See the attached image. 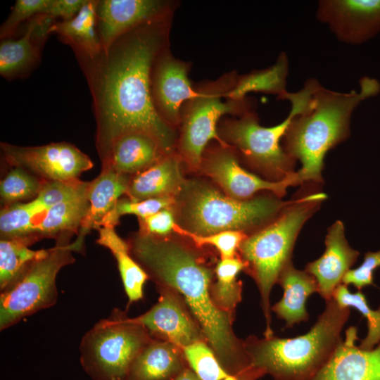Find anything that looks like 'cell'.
<instances>
[{"instance_id": "6da1fadb", "label": "cell", "mask_w": 380, "mask_h": 380, "mask_svg": "<svg viewBox=\"0 0 380 380\" xmlns=\"http://www.w3.org/2000/svg\"><path fill=\"white\" fill-rule=\"evenodd\" d=\"M173 16L142 24L118 39L94 58L76 56L92 96L96 147L101 166L120 136L142 132L167 154L177 151V130L156 110L151 76L157 56L170 46Z\"/></svg>"}, {"instance_id": "7a4b0ae2", "label": "cell", "mask_w": 380, "mask_h": 380, "mask_svg": "<svg viewBox=\"0 0 380 380\" xmlns=\"http://www.w3.org/2000/svg\"><path fill=\"white\" fill-rule=\"evenodd\" d=\"M130 254L159 289L181 294L206 343L223 368L239 380H254L245 342L234 334L232 315L220 310L211 296L213 272L195 252L168 236L137 232L127 241Z\"/></svg>"}, {"instance_id": "3957f363", "label": "cell", "mask_w": 380, "mask_h": 380, "mask_svg": "<svg viewBox=\"0 0 380 380\" xmlns=\"http://www.w3.org/2000/svg\"><path fill=\"white\" fill-rule=\"evenodd\" d=\"M360 90L341 93L327 89L310 79L297 92H287L283 99L294 103L296 110L283 137L282 147L301 167L296 172L299 185L318 186L327 153L350 134L352 113L365 99L380 91L374 78L363 77Z\"/></svg>"}, {"instance_id": "277c9868", "label": "cell", "mask_w": 380, "mask_h": 380, "mask_svg": "<svg viewBox=\"0 0 380 380\" xmlns=\"http://www.w3.org/2000/svg\"><path fill=\"white\" fill-rule=\"evenodd\" d=\"M305 334L291 338H248L246 349L253 369L274 380H312L329 360L342 341L341 331L350 310L333 298Z\"/></svg>"}, {"instance_id": "5b68a950", "label": "cell", "mask_w": 380, "mask_h": 380, "mask_svg": "<svg viewBox=\"0 0 380 380\" xmlns=\"http://www.w3.org/2000/svg\"><path fill=\"white\" fill-rule=\"evenodd\" d=\"M326 198L327 195L316 188L300 194L273 220L248 234L239 247L245 270L253 278L260 294L265 337L273 336L272 289L283 270L292 262L294 245L303 226Z\"/></svg>"}, {"instance_id": "8992f818", "label": "cell", "mask_w": 380, "mask_h": 380, "mask_svg": "<svg viewBox=\"0 0 380 380\" xmlns=\"http://www.w3.org/2000/svg\"><path fill=\"white\" fill-rule=\"evenodd\" d=\"M294 199L283 201L266 194L240 200L210 185L186 181L177 197L181 223L178 224L199 235L224 231H241L248 235L273 220Z\"/></svg>"}, {"instance_id": "52a82bcc", "label": "cell", "mask_w": 380, "mask_h": 380, "mask_svg": "<svg viewBox=\"0 0 380 380\" xmlns=\"http://www.w3.org/2000/svg\"><path fill=\"white\" fill-rule=\"evenodd\" d=\"M238 74L232 70L217 79L196 87L197 94L182 106L177 152L192 170H199L207 145L212 140L229 146L220 137L217 127L223 115L240 116L253 109L248 99L236 101L226 98Z\"/></svg>"}, {"instance_id": "ba28073f", "label": "cell", "mask_w": 380, "mask_h": 380, "mask_svg": "<svg viewBox=\"0 0 380 380\" xmlns=\"http://www.w3.org/2000/svg\"><path fill=\"white\" fill-rule=\"evenodd\" d=\"M151 339L143 326L116 309L82 338L81 365L94 380H127L132 362Z\"/></svg>"}, {"instance_id": "9c48e42d", "label": "cell", "mask_w": 380, "mask_h": 380, "mask_svg": "<svg viewBox=\"0 0 380 380\" xmlns=\"http://www.w3.org/2000/svg\"><path fill=\"white\" fill-rule=\"evenodd\" d=\"M291 106L287 118L277 125H260L258 115L251 109L240 116L221 120L217 127L218 134L238 156L265 179L271 181L286 179L296 174V160L281 145L296 110L294 103H291Z\"/></svg>"}, {"instance_id": "30bf717a", "label": "cell", "mask_w": 380, "mask_h": 380, "mask_svg": "<svg viewBox=\"0 0 380 380\" xmlns=\"http://www.w3.org/2000/svg\"><path fill=\"white\" fill-rule=\"evenodd\" d=\"M85 237L77 235L68 243H56L47 253L36 260L23 275L0 295V329H6L22 319L53 306L57 301L56 277L82 253Z\"/></svg>"}, {"instance_id": "8fae6325", "label": "cell", "mask_w": 380, "mask_h": 380, "mask_svg": "<svg viewBox=\"0 0 380 380\" xmlns=\"http://www.w3.org/2000/svg\"><path fill=\"white\" fill-rule=\"evenodd\" d=\"M4 161L9 167H20L45 182H72L91 169V158L65 141L37 146H22L1 142Z\"/></svg>"}, {"instance_id": "7c38bea8", "label": "cell", "mask_w": 380, "mask_h": 380, "mask_svg": "<svg viewBox=\"0 0 380 380\" xmlns=\"http://www.w3.org/2000/svg\"><path fill=\"white\" fill-rule=\"evenodd\" d=\"M224 192L234 198L246 200L261 192L282 198L289 186L299 185L297 174L281 181L262 178L243 167L236 152L230 146L205 148L200 166Z\"/></svg>"}, {"instance_id": "4fadbf2b", "label": "cell", "mask_w": 380, "mask_h": 380, "mask_svg": "<svg viewBox=\"0 0 380 380\" xmlns=\"http://www.w3.org/2000/svg\"><path fill=\"white\" fill-rule=\"evenodd\" d=\"M190 69L191 63L176 58L170 46L157 56L152 67L151 91L154 108L177 131L182 105L197 94L189 78Z\"/></svg>"}, {"instance_id": "5bb4252c", "label": "cell", "mask_w": 380, "mask_h": 380, "mask_svg": "<svg viewBox=\"0 0 380 380\" xmlns=\"http://www.w3.org/2000/svg\"><path fill=\"white\" fill-rule=\"evenodd\" d=\"M178 4L172 0L99 1L96 27L102 51L142 24L173 16Z\"/></svg>"}, {"instance_id": "9a60e30c", "label": "cell", "mask_w": 380, "mask_h": 380, "mask_svg": "<svg viewBox=\"0 0 380 380\" xmlns=\"http://www.w3.org/2000/svg\"><path fill=\"white\" fill-rule=\"evenodd\" d=\"M317 18L339 41L360 44L380 32V0H322Z\"/></svg>"}, {"instance_id": "2e32d148", "label": "cell", "mask_w": 380, "mask_h": 380, "mask_svg": "<svg viewBox=\"0 0 380 380\" xmlns=\"http://www.w3.org/2000/svg\"><path fill=\"white\" fill-rule=\"evenodd\" d=\"M160 292L158 303L134 320L143 326L152 338L170 342L181 350L205 341L193 316L174 291L160 289Z\"/></svg>"}, {"instance_id": "e0dca14e", "label": "cell", "mask_w": 380, "mask_h": 380, "mask_svg": "<svg viewBox=\"0 0 380 380\" xmlns=\"http://www.w3.org/2000/svg\"><path fill=\"white\" fill-rule=\"evenodd\" d=\"M80 184L73 182H46L34 199L1 207V239H17L31 246L29 237L51 206L75 194Z\"/></svg>"}, {"instance_id": "ac0fdd59", "label": "cell", "mask_w": 380, "mask_h": 380, "mask_svg": "<svg viewBox=\"0 0 380 380\" xmlns=\"http://www.w3.org/2000/svg\"><path fill=\"white\" fill-rule=\"evenodd\" d=\"M325 251L317 260L308 262L305 270L316 280L318 293L325 300L332 298L346 274L357 261L359 252L348 243L343 223L336 221L325 237Z\"/></svg>"}, {"instance_id": "d6986e66", "label": "cell", "mask_w": 380, "mask_h": 380, "mask_svg": "<svg viewBox=\"0 0 380 380\" xmlns=\"http://www.w3.org/2000/svg\"><path fill=\"white\" fill-rule=\"evenodd\" d=\"M357 329L350 327L345 338L312 380H380V343L372 349L356 346Z\"/></svg>"}, {"instance_id": "ffe728a7", "label": "cell", "mask_w": 380, "mask_h": 380, "mask_svg": "<svg viewBox=\"0 0 380 380\" xmlns=\"http://www.w3.org/2000/svg\"><path fill=\"white\" fill-rule=\"evenodd\" d=\"M182 163L177 151L166 155L152 166L130 177L127 197L132 201L177 198L186 182L182 172Z\"/></svg>"}, {"instance_id": "44dd1931", "label": "cell", "mask_w": 380, "mask_h": 380, "mask_svg": "<svg viewBox=\"0 0 380 380\" xmlns=\"http://www.w3.org/2000/svg\"><path fill=\"white\" fill-rule=\"evenodd\" d=\"M88 184L47 210L29 237L31 245L43 239H54L60 243L71 242L72 236L78 234L89 206Z\"/></svg>"}, {"instance_id": "7402d4cb", "label": "cell", "mask_w": 380, "mask_h": 380, "mask_svg": "<svg viewBox=\"0 0 380 380\" xmlns=\"http://www.w3.org/2000/svg\"><path fill=\"white\" fill-rule=\"evenodd\" d=\"M167 155L159 142L142 132H132L118 137L113 144L106 163L110 169L128 176L137 175Z\"/></svg>"}, {"instance_id": "603a6c76", "label": "cell", "mask_w": 380, "mask_h": 380, "mask_svg": "<svg viewBox=\"0 0 380 380\" xmlns=\"http://www.w3.org/2000/svg\"><path fill=\"white\" fill-rule=\"evenodd\" d=\"M52 19L46 15L31 18L23 37L2 39L0 44V74L7 79L25 75L39 59V48L34 37L49 34Z\"/></svg>"}, {"instance_id": "cb8c5ba5", "label": "cell", "mask_w": 380, "mask_h": 380, "mask_svg": "<svg viewBox=\"0 0 380 380\" xmlns=\"http://www.w3.org/2000/svg\"><path fill=\"white\" fill-rule=\"evenodd\" d=\"M130 176L112 170H101L99 175L89 182L87 198L89 206L82 221L79 235L86 237L91 229L101 227L104 219L114 210L122 195H126Z\"/></svg>"}, {"instance_id": "d4e9b609", "label": "cell", "mask_w": 380, "mask_h": 380, "mask_svg": "<svg viewBox=\"0 0 380 380\" xmlns=\"http://www.w3.org/2000/svg\"><path fill=\"white\" fill-rule=\"evenodd\" d=\"M277 284L283 289L284 294L271 307V311L285 322L286 327L307 322L309 319L305 307L307 299L312 293H318L315 278L305 270H297L291 262L281 273Z\"/></svg>"}, {"instance_id": "484cf974", "label": "cell", "mask_w": 380, "mask_h": 380, "mask_svg": "<svg viewBox=\"0 0 380 380\" xmlns=\"http://www.w3.org/2000/svg\"><path fill=\"white\" fill-rule=\"evenodd\" d=\"M180 350L170 342L152 338L132 362L127 380H173L184 369Z\"/></svg>"}, {"instance_id": "4316f807", "label": "cell", "mask_w": 380, "mask_h": 380, "mask_svg": "<svg viewBox=\"0 0 380 380\" xmlns=\"http://www.w3.org/2000/svg\"><path fill=\"white\" fill-rule=\"evenodd\" d=\"M98 4L99 1L86 0L74 18L53 23L49 34H58L72 48L76 56L95 58L102 51L96 27Z\"/></svg>"}, {"instance_id": "83f0119b", "label": "cell", "mask_w": 380, "mask_h": 380, "mask_svg": "<svg viewBox=\"0 0 380 380\" xmlns=\"http://www.w3.org/2000/svg\"><path fill=\"white\" fill-rule=\"evenodd\" d=\"M96 243L108 249L116 260L123 286L129 303L143 298L147 273L130 254L127 241L123 240L113 227L97 229Z\"/></svg>"}, {"instance_id": "f1b7e54d", "label": "cell", "mask_w": 380, "mask_h": 380, "mask_svg": "<svg viewBox=\"0 0 380 380\" xmlns=\"http://www.w3.org/2000/svg\"><path fill=\"white\" fill-rule=\"evenodd\" d=\"M289 72L287 55L281 53L274 64L262 70H252L239 75L233 87L226 94V98L236 101L247 100L250 92L274 94L283 99L288 92L286 79Z\"/></svg>"}, {"instance_id": "f546056e", "label": "cell", "mask_w": 380, "mask_h": 380, "mask_svg": "<svg viewBox=\"0 0 380 380\" xmlns=\"http://www.w3.org/2000/svg\"><path fill=\"white\" fill-rule=\"evenodd\" d=\"M29 245L17 239H0V291L13 285L25 271L48 249L32 250Z\"/></svg>"}, {"instance_id": "4dcf8cb0", "label": "cell", "mask_w": 380, "mask_h": 380, "mask_svg": "<svg viewBox=\"0 0 380 380\" xmlns=\"http://www.w3.org/2000/svg\"><path fill=\"white\" fill-rule=\"evenodd\" d=\"M245 267L241 258L234 257L221 259L215 270L217 281L211 286L212 298L220 310L231 315L241 299V283L236 277Z\"/></svg>"}, {"instance_id": "1f68e13d", "label": "cell", "mask_w": 380, "mask_h": 380, "mask_svg": "<svg viewBox=\"0 0 380 380\" xmlns=\"http://www.w3.org/2000/svg\"><path fill=\"white\" fill-rule=\"evenodd\" d=\"M45 181L20 167H10L0 182L1 207L25 203L39 194Z\"/></svg>"}, {"instance_id": "d6a6232c", "label": "cell", "mask_w": 380, "mask_h": 380, "mask_svg": "<svg viewBox=\"0 0 380 380\" xmlns=\"http://www.w3.org/2000/svg\"><path fill=\"white\" fill-rule=\"evenodd\" d=\"M332 298L340 306L354 308L367 319L368 332L361 341L360 348L372 349L380 343V308L376 310H372L366 297L360 291L352 293L348 286L343 284L336 289Z\"/></svg>"}, {"instance_id": "836d02e7", "label": "cell", "mask_w": 380, "mask_h": 380, "mask_svg": "<svg viewBox=\"0 0 380 380\" xmlns=\"http://www.w3.org/2000/svg\"><path fill=\"white\" fill-rule=\"evenodd\" d=\"M205 341L195 342L182 349L191 370L201 380H239L222 366Z\"/></svg>"}, {"instance_id": "e575fe53", "label": "cell", "mask_w": 380, "mask_h": 380, "mask_svg": "<svg viewBox=\"0 0 380 380\" xmlns=\"http://www.w3.org/2000/svg\"><path fill=\"white\" fill-rule=\"evenodd\" d=\"M176 203L177 198L175 197L151 198L141 201L121 198L114 210L104 219L101 227L115 228L119 224L120 217L125 215H134L138 219H144L164 208H172Z\"/></svg>"}, {"instance_id": "d590c367", "label": "cell", "mask_w": 380, "mask_h": 380, "mask_svg": "<svg viewBox=\"0 0 380 380\" xmlns=\"http://www.w3.org/2000/svg\"><path fill=\"white\" fill-rule=\"evenodd\" d=\"M173 232L190 239L196 246H211L220 253L221 259L236 257L237 251L248 234L241 231H224L208 235L190 232L175 224Z\"/></svg>"}, {"instance_id": "8d00e7d4", "label": "cell", "mask_w": 380, "mask_h": 380, "mask_svg": "<svg viewBox=\"0 0 380 380\" xmlns=\"http://www.w3.org/2000/svg\"><path fill=\"white\" fill-rule=\"evenodd\" d=\"M50 0H18L0 28L1 40L11 38L25 20L37 15H45Z\"/></svg>"}, {"instance_id": "74e56055", "label": "cell", "mask_w": 380, "mask_h": 380, "mask_svg": "<svg viewBox=\"0 0 380 380\" xmlns=\"http://www.w3.org/2000/svg\"><path fill=\"white\" fill-rule=\"evenodd\" d=\"M380 267V250L376 252L369 251L365 254L362 264L350 269L344 276L342 284L353 285L358 291L372 285L374 272Z\"/></svg>"}, {"instance_id": "f35d334b", "label": "cell", "mask_w": 380, "mask_h": 380, "mask_svg": "<svg viewBox=\"0 0 380 380\" xmlns=\"http://www.w3.org/2000/svg\"><path fill=\"white\" fill-rule=\"evenodd\" d=\"M139 233L155 237H166L176 224L172 208H164L144 219H138Z\"/></svg>"}, {"instance_id": "ab89813d", "label": "cell", "mask_w": 380, "mask_h": 380, "mask_svg": "<svg viewBox=\"0 0 380 380\" xmlns=\"http://www.w3.org/2000/svg\"><path fill=\"white\" fill-rule=\"evenodd\" d=\"M86 0H50L45 15L54 20H68L80 11Z\"/></svg>"}, {"instance_id": "60d3db41", "label": "cell", "mask_w": 380, "mask_h": 380, "mask_svg": "<svg viewBox=\"0 0 380 380\" xmlns=\"http://www.w3.org/2000/svg\"><path fill=\"white\" fill-rule=\"evenodd\" d=\"M173 380H201L195 373L189 369H184Z\"/></svg>"}]
</instances>
